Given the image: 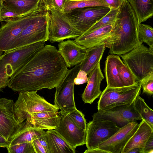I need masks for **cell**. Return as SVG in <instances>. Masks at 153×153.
I'll return each mask as SVG.
<instances>
[{"label":"cell","instance_id":"6da1fadb","mask_svg":"<svg viewBox=\"0 0 153 153\" xmlns=\"http://www.w3.org/2000/svg\"><path fill=\"white\" fill-rule=\"evenodd\" d=\"M68 70L56 48L46 45L10 78L8 86L19 92L51 89L59 84Z\"/></svg>","mask_w":153,"mask_h":153},{"label":"cell","instance_id":"7a4b0ae2","mask_svg":"<svg viewBox=\"0 0 153 153\" xmlns=\"http://www.w3.org/2000/svg\"><path fill=\"white\" fill-rule=\"evenodd\" d=\"M140 24L129 2L125 0L113 24L109 53L120 56L140 45L138 32Z\"/></svg>","mask_w":153,"mask_h":153},{"label":"cell","instance_id":"3957f363","mask_svg":"<svg viewBox=\"0 0 153 153\" xmlns=\"http://www.w3.org/2000/svg\"><path fill=\"white\" fill-rule=\"evenodd\" d=\"M40 0L35 9L23 16L12 19L0 26V55L10 51L15 39L23 30L46 10Z\"/></svg>","mask_w":153,"mask_h":153},{"label":"cell","instance_id":"277c9868","mask_svg":"<svg viewBox=\"0 0 153 153\" xmlns=\"http://www.w3.org/2000/svg\"><path fill=\"white\" fill-rule=\"evenodd\" d=\"M59 108L37 94V91L19 92L14 104L15 117L22 123L33 113L51 111H58Z\"/></svg>","mask_w":153,"mask_h":153},{"label":"cell","instance_id":"5b68a950","mask_svg":"<svg viewBox=\"0 0 153 153\" xmlns=\"http://www.w3.org/2000/svg\"><path fill=\"white\" fill-rule=\"evenodd\" d=\"M120 56L137 81L140 82L153 72L152 48H148L142 44Z\"/></svg>","mask_w":153,"mask_h":153},{"label":"cell","instance_id":"8992f818","mask_svg":"<svg viewBox=\"0 0 153 153\" xmlns=\"http://www.w3.org/2000/svg\"><path fill=\"white\" fill-rule=\"evenodd\" d=\"M45 45V42H40L4 53L0 55V72L10 78Z\"/></svg>","mask_w":153,"mask_h":153},{"label":"cell","instance_id":"52a82bcc","mask_svg":"<svg viewBox=\"0 0 153 153\" xmlns=\"http://www.w3.org/2000/svg\"><path fill=\"white\" fill-rule=\"evenodd\" d=\"M141 86L140 82L128 86L110 88L107 86L98 102V110L105 111L116 106L130 105L140 95Z\"/></svg>","mask_w":153,"mask_h":153},{"label":"cell","instance_id":"ba28073f","mask_svg":"<svg viewBox=\"0 0 153 153\" xmlns=\"http://www.w3.org/2000/svg\"><path fill=\"white\" fill-rule=\"evenodd\" d=\"M49 23V11L46 9L23 30L15 39L10 51L38 42L48 40Z\"/></svg>","mask_w":153,"mask_h":153},{"label":"cell","instance_id":"9c48e42d","mask_svg":"<svg viewBox=\"0 0 153 153\" xmlns=\"http://www.w3.org/2000/svg\"><path fill=\"white\" fill-rule=\"evenodd\" d=\"M111 9L104 6L87 7L74 9L62 14L71 26L83 33L108 13Z\"/></svg>","mask_w":153,"mask_h":153},{"label":"cell","instance_id":"30bf717a","mask_svg":"<svg viewBox=\"0 0 153 153\" xmlns=\"http://www.w3.org/2000/svg\"><path fill=\"white\" fill-rule=\"evenodd\" d=\"M80 70L79 64L68 70L62 80L55 88L54 105L62 112L68 114L76 108L74 97V81Z\"/></svg>","mask_w":153,"mask_h":153},{"label":"cell","instance_id":"8fae6325","mask_svg":"<svg viewBox=\"0 0 153 153\" xmlns=\"http://www.w3.org/2000/svg\"><path fill=\"white\" fill-rule=\"evenodd\" d=\"M120 128L115 122L111 120H92L86 125L85 144L87 149L97 148Z\"/></svg>","mask_w":153,"mask_h":153},{"label":"cell","instance_id":"7c38bea8","mask_svg":"<svg viewBox=\"0 0 153 153\" xmlns=\"http://www.w3.org/2000/svg\"><path fill=\"white\" fill-rule=\"evenodd\" d=\"M48 11V40L51 42H59L66 39H75L82 34L68 22L62 13L54 10Z\"/></svg>","mask_w":153,"mask_h":153},{"label":"cell","instance_id":"4fadbf2b","mask_svg":"<svg viewBox=\"0 0 153 153\" xmlns=\"http://www.w3.org/2000/svg\"><path fill=\"white\" fill-rule=\"evenodd\" d=\"M58 127L54 129L73 149L85 144L86 130L76 126L68 114L60 111Z\"/></svg>","mask_w":153,"mask_h":153},{"label":"cell","instance_id":"5bb4252c","mask_svg":"<svg viewBox=\"0 0 153 153\" xmlns=\"http://www.w3.org/2000/svg\"><path fill=\"white\" fill-rule=\"evenodd\" d=\"M92 116L93 120H109L121 127L130 123L142 120L134 108L133 103L130 105L119 106L105 111L98 110Z\"/></svg>","mask_w":153,"mask_h":153},{"label":"cell","instance_id":"9a60e30c","mask_svg":"<svg viewBox=\"0 0 153 153\" xmlns=\"http://www.w3.org/2000/svg\"><path fill=\"white\" fill-rule=\"evenodd\" d=\"M13 100L0 98V134L9 140L21 127L16 119Z\"/></svg>","mask_w":153,"mask_h":153},{"label":"cell","instance_id":"2e32d148","mask_svg":"<svg viewBox=\"0 0 153 153\" xmlns=\"http://www.w3.org/2000/svg\"><path fill=\"white\" fill-rule=\"evenodd\" d=\"M139 124L134 121L120 127L111 137L100 144L97 148L108 153H122L124 148L137 130Z\"/></svg>","mask_w":153,"mask_h":153},{"label":"cell","instance_id":"e0dca14e","mask_svg":"<svg viewBox=\"0 0 153 153\" xmlns=\"http://www.w3.org/2000/svg\"><path fill=\"white\" fill-rule=\"evenodd\" d=\"M59 42L58 50L68 67H72L83 61L87 48L74 40L68 39Z\"/></svg>","mask_w":153,"mask_h":153},{"label":"cell","instance_id":"ac0fdd59","mask_svg":"<svg viewBox=\"0 0 153 153\" xmlns=\"http://www.w3.org/2000/svg\"><path fill=\"white\" fill-rule=\"evenodd\" d=\"M113 24L108 25L90 32H85L75 39V41L86 48L105 43L108 47Z\"/></svg>","mask_w":153,"mask_h":153},{"label":"cell","instance_id":"d6986e66","mask_svg":"<svg viewBox=\"0 0 153 153\" xmlns=\"http://www.w3.org/2000/svg\"><path fill=\"white\" fill-rule=\"evenodd\" d=\"M100 62L88 74L87 84L82 95V100L85 103L92 104L102 92L100 86L104 77L100 68Z\"/></svg>","mask_w":153,"mask_h":153},{"label":"cell","instance_id":"ffe728a7","mask_svg":"<svg viewBox=\"0 0 153 153\" xmlns=\"http://www.w3.org/2000/svg\"><path fill=\"white\" fill-rule=\"evenodd\" d=\"M60 119L59 112L53 111L33 113L26 120L37 129L50 130L58 127Z\"/></svg>","mask_w":153,"mask_h":153},{"label":"cell","instance_id":"44dd1931","mask_svg":"<svg viewBox=\"0 0 153 153\" xmlns=\"http://www.w3.org/2000/svg\"><path fill=\"white\" fill-rule=\"evenodd\" d=\"M152 133L153 128L144 120L142 119L137 130L124 148L122 153H128L131 149L135 148L143 149Z\"/></svg>","mask_w":153,"mask_h":153},{"label":"cell","instance_id":"7402d4cb","mask_svg":"<svg viewBox=\"0 0 153 153\" xmlns=\"http://www.w3.org/2000/svg\"><path fill=\"white\" fill-rule=\"evenodd\" d=\"M122 61L117 55L110 54L107 56L104 70L107 86L110 88L124 86L117 68L118 65Z\"/></svg>","mask_w":153,"mask_h":153},{"label":"cell","instance_id":"603a6c76","mask_svg":"<svg viewBox=\"0 0 153 153\" xmlns=\"http://www.w3.org/2000/svg\"><path fill=\"white\" fill-rule=\"evenodd\" d=\"M105 46V44L103 43L87 49L84 58L79 64L80 70L85 71L88 75L100 61Z\"/></svg>","mask_w":153,"mask_h":153},{"label":"cell","instance_id":"cb8c5ba5","mask_svg":"<svg viewBox=\"0 0 153 153\" xmlns=\"http://www.w3.org/2000/svg\"><path fill=\"white\" fill-rule=\"evenodd\" d=\"M45 137L49 153H75L73 149L54 129L45 132Z\"/></svg>","mask_w":153,"mask_h":153},{"label":"cell","instance_id":"d4e9b609","mask_svg":"<svg viewBox=\"0 0 153 153\" xmlns=\"http://www.w3.org/2000/svg\"><path fill=\"white\" fill-rule=\"evenodd\" d=\"M40 0H1L2 7L22 16L39 6Z\"/></svg>","mask_w":153,"mask_h":153},{"label":"cell","instance_id":"484cf974","mask_svg":"<svg viewBox=\"0 0 153 153\" xmlns=\"http://www.w3.org/2000/svg\"><path fill=\"white\" fill-rule=\"evenodd\" d=\"M45 132L43 130L34 127L28 121L26 120L22 123L19 130L10 138L9 146L17 144L31 142L35 135H39Z\"/></svg>","mask_w":153,"mask_h":153},{"label":"cell","instance_id":"4316f807","mask_svg":"<svg viewBox=\"0 0 153 153\" xmlns=\"http://www.w3.org/2000/svg\"><path fill=\"white\" fill-rule=\"evenodd\" d=\"M134 11L140 23L151 18L153 0H127Z\"/></svg>","mask_w":153,"mask_h":153},{"label":"cell","instance_id":"83f0119b","mask_svg":"<svg viewBox=\"0 0 153 153\" xmlns=\"http://www.w3.org/2000/svg\"><path fill=\"white\" fill-rule=\"evenodd\" d=\"M134 107L141 117L153 128V111L145 102L144 100L137 95L133 102Z\"/></svg>","mask_w":153,"mask_h":153},{"label":"cell","instance_id":"f1b7e54d","mask_svg":"<svg viewBox=\"0 0 153 153\" xmlns=\"http://www.w3.org/2000/svg\"><path fill=\"white\" fill-rule=\"evenodd\" d=\"M99 6L108 7L103 0H66L63 13L76 8Z\"/></svg>","mask_w":153,"mask_h":153},{"label":"cell","instance_id":"f546056e","mask_svg":"<svg viewBox=\"0 0 153 153\" xmlns=\"http://www.w3.org/2000/svg\"><path fill=\"white\" fill-rule=\"evenodd\" d=\"M138 40L140 45L144 42L153 48V28L150 26L140 24L138 32Z\"/></svg>","mask_w":153,"mask_h":153},{"label":"cell","instance_id":"4dcf8cb0","mask_svg":"<svg viewBox=\"0 0 153 153\" xmlns=\"http://www.w3.org/2000/svg\"><path fill=\"white\" fill-rule=\"evenodd\" d=\"M117 68L124 86L132 85L137 81L127 66L122 61L118 65Z\"/></svg>","mask_w":153,"mask_h":153},{"label":"cell","instance_id":"1f68e13d","mask_svg":"<svg viewBox=\"0 0 153 153\" xmlns=\"http://www.w3.org/2000/svg\"><path fill=\"white\" fill-rule=\"evenodd\" d=\"M119 9L111 8L108 13L85 32H90L100 27L113 24L116 18Z\"/></svg>","mask_w":153,"mask_h":153},{"label":"cell","instance_id":"d6a6232c","mask_svg":"<svg viewBox=\"0 0 153 153\" xmlns=\"http://www.w3.org/2000/svg\"><path fill=\"white\" fill-rule=\"evenodd\" d=\"M7 149L9 153H35L31 142L13 145Z\"/></svg>","mask_w":153,"mask_h":153},{"label":"cell","instance_id":"836d02e7","mask_svg":"<svg viewBox=\"0 0 153 153\" xmlns=\"http://www.w3.org/2000/svg\"><path fill=\"white\" fill-rule=\"evenodd\" d=\"M72 121L78 127L84 130H86V122L84 115L76 108L67 114Z\"/></svg>","mask_w":153,"mask_h":153},{"label":"cell","instance_id":"e575fe53","mask_svg":"<svg viewBox=\"0 0 153 153\" xmlns=\"http://www.w3.org/2000/svg\"><path fill=\"white\" fill-rule=\"evenodd\" d=\"M143 93L152 95L153 94V72L149 74L140 82Z\"/></svg>","mask_w":153,"mask_h":153},{"label":"cell","instance_id":"d590c367","mask_svg":"<svg viewBox=\"0 0 153 153\" xmlns=\"http://www.w3.org/2000/svg\"><path fill=\"white\" fill-rule=\"evenodd\" d=\"M47 10H54L63 13L66 0H41Z\"/></svg>","mask_w":153,"mask_h":153},{"label":"cell","instance_id":"8d00e7d4","mask_svg":"<svg viewBox=\"0 0 153 153\" xmlns=\"http://www.w3.org/2000/svg\"><path fill=\"white\" fill-rule=\"evenodd\" d=\"M21 16H22L2 7L0 13V19L1 22H6L12 19Z\"/></svg>","mask_w":153,"mask_h":153},{"label":"cell","instance_id":"74e56055","mask_svg":"<svg viewBox=\"0 0 153 153\" xmlns=\"http://www.w3.org/2000/svg\"><path fill=\"white\" fill-rule=\"evenodd\" d=\"M38 136L39 135L34 136L31 141L35 153H47L45 148L39 141L38 138Z\"/></svg>","mask_w":153,"mask_h":153},{"label":"cell","instance_id":"f35d334b","mask_svg":"<svg viewBox=\"0 0 153 153\" xmlns=\"http://www.w3.org/2000/svg\"><path fill=\"white\" fill-rule=\"evenodd\" d=\"M87 75L85 71L80 70L74 79V85H80L87 82L88 81Z\"/></svg>","mask_w":153,"mask_h":153},{"label":"cell","instance_id":"ab89813d","mask_svg":"<svg viewBox=\"0 0 153 153\" xmlns=\"http://www.w3.org/2000/svg\"><path fill=\"white\" fill-rule=\"evenodd\" d=\"M143 150V153H153V133L146 142Z\"/></svg>","mask_w":153,"mask_h":153},{"label":"cell","instance_id":"60d3db41","mask_svg":"<svg viewBox=\"0 0 153 153\" xmlns=\"http://www.w3.org/2000/svg\"><path fill=\"white\" fill-rule=\"evenodd\" d=\"M111 8L117 9L122 4L125 0H103Z\"/></svg>","mask_w":153,"mask_h":153},{"label":"cell","instance_id":"b9f144b4","mask_svg":"<svg viewBox=\"0 0 153 153\" xmlns=\"http://www.w3.org/2000/svg\"><path fill=\"white\" fill-rule=\"evenodd\" d=\"M9 82L10 77L0 72V90L8 86Z\"/></svg>","mask_w":153,"mask_h":153},{"label":"cell","instance_id":"7bdbcfd3","mask_svg":"<svg viewBox=\"0 0 153 153\" xmlns=\"http://www.w3.org/2000/svg\"><path fill=\"white\" fill-rule=\"evenodd\" d=\"M9 146V141L0 134V147L7 148Z\"/></svg>","mask_w":153,"mask_h":153},{"label":"cell","instance_id":"ee69618b","mask_svg":"<svg viewBox=\"0 0 153 153\" xmlns=\"http://www.w3.org/2000/svg\"><path fill=\"white\" fill-rule=\"evenodd\" d=\"M84 153H108L107 152L98 148L91 149H87Z\"/></svg>","mask_w":153,"mask_h":153},{"label":"cell","instance_id":"f6af8a7d","mask_svg":"<svg viewBox=\"0 0 153 153\" xmlns=\"http://www.w3.org/2000/svg\"><path fill=\"white\" fill-rule=\"evenodd\" d=\"M143 153V149L142 148H135L131 149L128 153Z\"/></svg>","mask_w":153,"mask_h":153},{"label":"cell","instance_id":"bcb514c9","mask_svg":"<svg viewBox=\"0 0 153 153\" xmlns=\"http://www.w3.org/2000/svg\"><path fill=\"white\" fill-rule=\"evenodd\" d=\"M2 8V5L1 3V0H0V13ZM0 22H1V19H0Z\"/></svg>","mask_w":153,"mask_h":153}]
</instances>
